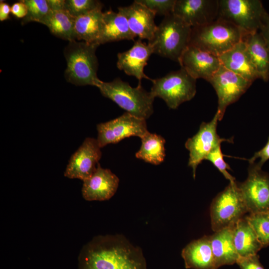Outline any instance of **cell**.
Returning a JSON list of instances; mask_svg holds the SVG:
<instances>
[{"label": "cell", "mask_w": 269, "mask_h": 269, "mask_svg": "<svg viewBox=\"0 0 269 269\" xmlns=\"http://www.w3.org/2000/svg\"><path fill=\"white\" fill-rule=\"evenodd\" d=\"M27 8V14L22 23L34 21L42 23L50 11L47 0H22Z\"/></svg>", "instance_id": "obj_29"}, {"label": "cell", "mask_w": 269, "mask_h": 269, "mask_svg": "<svg viewBox=\"0 0 269 269\" xmlns=\"http://www.w3.org/2000/svg\"><path fill=\"white\" fill-rule=\"evenodd\" d=\"M236 264L241 269H265L258 254L247 257H240Z\"/></svg>", "instance_id": "obj_33"}, {"label": "cell", "mask_w": 269, "mask_h": 269, "mask_svg": "<svg viewBox=\"0 0 269 269\" xmlns=\"http://www.w3.org/2000/svg\"><path fill=\"white\" fill-rule=\"evenodd\" d=\"M208 82L212 85L218 97L216 113L219 121L223 119L227 107L238 101L252 84L222 65Z\"/></svg>", "instance_id": "obj_9"}, {"label": "cell", "mask_w": 269, "mask_h": 269, "mask_svg": "<svg viewBox=\"0 0 269 269\" xmlns=\"http://www.w3.org/2000/svg\"><path fill=\"white\" fill-rule=\"evenodd\" d=\"M245 34L232 23L217 18L192 27L189 45L219 57L242 41Z\"/></svg>", "instance_id": "obj_4"}, {"label": "cell", "mask_w": 269, "mask_h": 269, "mask_svg": "<svg viewBox=\"0 0 269 269\" xmlns=\"http://www.w3.org/2000/svg\"><path fill=\"white\" fill-rule=\"evenodd\" d=\"M233 237L236 251L240 257L257 255L263 248L246 217H243L234 224Z\"/></svg>", "instance_id": "obj_24"}, {"label": "cell", "mask_w": 269, "mask_h": 269, "mask_svg": "<svg viewBox=\"0 0 269 269\" xmlns=\"http://www.w3.org/2000/svg\"><path fill=\"white\" fill-rule=\"evenodd\" d=\"M263 247L269 246V211L249 213L246 216Z\"/></svg>", "instance_id": "obj_28"}, {"label": "cell", "mask_w": 269, "mask_h": 269, "mask_svg": "<svg viewBox=\"0 0 269 269\" xmlns=\"http://www.w3.org/2000/svg\"><path fill=\"white\" fill-rule=\"evenodd\" d=\"M97 130V139L101 148L132 136L141 138L148 132L145 120L127 112L115 119L98 124Z\"/></svg>", "instance_id": "obj_10"}, {"label": "cell", "mask_w": 269, "mask_h": 269, "mask_svg": "<svg viewBox=\"0 0 269 269\" xmlns=\"http://www.w3.org/2000/svg\"><path fill=\"white\" fill-rule=\"evenodd\" d=\"M205 160L211 162L224 176L230 181V182L235 181V178L232 176L228 171V170H231V168L224 159L221 144L212 150L206 157Z\"/></svg>", "instance_id": "obj_31"}, {"label": "cell", "mask_w": 269, "mask_h": 269, "mask_svg": "<svg viewBox=\"0 0 269 269\" xmlns=\"http://www.w3.org/2000/svg\"><path fill=\"white\" fill-rule=\"evenodd\" d=\"M102 7V2L96 0H65V10L75 17Z\"/></svg>", "instance_id": "obj_30"}, {"label": "cell", "mask_w": 269, "mask_h": 269, "mask_svg": "<svg viewBox=\"0 0 269 269\" xmlns=\"http://www.w3.org/2000/svg\"><path fill=\"white\" fill-rule=\"evenodd\" d=\"M11 13L18 18H24L27 14V8L22 0L14 3L11 6Z\"/></svg>", "instance_id": "obj_35"}, {"label": "cell", "mask_w": 269, "mask_h": 269, "mask_svg": "<svg viewBox=\"0 0 269 269\" xmlns=\"http://www.w3.org/2000/svg\"><path fill=\"white\" fill-rule=\"evenodd\" d=\"M99 45L83 41L69 42L64 50L67 62L65 77L68 82L76 86L97 87L101 80L97 75L98 61L96 51Z\"/></svg>", "instance_id": "obj_2"}, {"label": "cell", "mask_w": 269, "mask_h": 269, "mask_svg": "<svg viewBox=\"0 0 269 269\" xmlns=\"http://www.w3.org/2000/svg\"><path fill=\"white\" fill-rule=\"evenodd\" d=\"M79 269H146L141 250L121 235L96 239L79 258Z\"/></svg>", "instance_id": "obj_1"}, {"label": "cell", "mask_w": 269, "mask_h": 269, "mask_svg": "<svg viewBox=\"0 0 269 269\" xmlns=\"http://www.w3.org/2000/svg\"><path fill=\"white\" fill-rule=\"evenodd\" d=\"M179 64L195 79L207 81L221 65L219 57L191 45L184 51Z\"/></svg>", "instance_id": "obj_15"}, {"label": "cell", "mask_w": 269, "mask_h": 269, "mask_svg": "<svg viewBox=\"0 0 269 269\" xmlns=\"http://www.w3.org/2000/svg\"><path fill=\"white\" fill-rule=\"evenodd\" d=\"M191 27L173 13L164 16L151 40L153 54L179 63L189 45Z\"/></svg>", "instance_id": "obj_5"}, {"label": "cell", "mask_w": 269, "mask_h": 269, "mask_svg": "<svg viewBox=\"0 0 269 269\" xmlns=\"http://www.w3.org/2000/svg\"><path fill=\"white\" fill-rule=\"evenodd\" d=\"M155 14L165 16L173 13L176 0H135Z\"/></svg>", "instance_id": "obj_32"}, {"label": "cell", "mask_w": 269, "mask_h": 269, "mask_svg": "<svg viewBox=\"0 0 269 269\" xmlns=\"http://www.w3.org/2000/svg\"><path fill=\"white\" fill-rule=\"evenodd\" d=\"M152 54H153L152 47L138 39L130 49L118 54L117 67L126 74L135 77L138 82L141 83L142 79L151 80L143 70Z\"/></svg>", "instance_id": "obj_18"}, {"label": "cell", "mask_w": 269, "mask_h": 269, "mask_svg": "<svg viewBox=\"0 0 269 269\" xmlns=\"http://www.w3.org/2000/svg\"><path fill=\"white\" fill-rule=\"evenodd\" d=\"M218 114L216 113L211 121L202 122L198 132L188 138L185 143V148L189 152L188 165L192 169L193 178L198 165L205 160L208 155L223 141L232 142L230 139L220 137L217 133Z\"/></svg>", "instance_id": "obj_12"}, {"label": "cell", "mask_w": 269, "mask_h": 269, "mask_svg": "<svg viewBox=\"0 0 269 269\" xmlns=\"http://www.w3.org/2000/svg\"><path fill=\"white\" fill-rule=\"evenodd\" d=\"M258 158L260 160L256 164L262 168L263 164L269 159V137L266 145L261 149L256 152L251 158L247 160L250 164H253Z\"/></svg>", "instance_id": "obj_34"}, {"label": "cell", "mask_w": 269, "mask_h": 269, "mask_svg": "<svg viewBox=\"0 0 269 269\" xmlns=\"http://www.w3.org/2000/svg\"><path fill=\"white\" fill-rule=\"evenodd\" d=\"M248 212L238 183L230 182L212 202L210 206L212 229L215 232L228 227L236 223Z\"/></svg>", "instance_id": "obj_8"}, {"label": "cell", "mask_w": 269, "mask_h": 269, "mask_svg": "<svg viewBox=\"0 0 269 269\" xmlns=\"http://www.w3.org/2000/svg\"><path fill=\"white\" fill-rule=\"evenodd\" d=\"M75 17L66 10H52L42 22L55 36L70 41L76 40Z\"/></svg>", "instance_id": "obj_26"}, {"label": "cell", "mask_w": 269, "mask_h": 269, "mask_svg": "<svg viewBox=\"0 0 269 269\" xmlns=\"http://www.w3.org/2000/svg\"><path fill=\"white\" fill-rule=\"evenodd\" d=\"M135 36L130 29L125 17L111 9L103 12L100 44L122 40H134Z\"/></svg>", "instance_id": "obj_22"}, {"label": "cell", "mask_w": 269, "mask_h": 269, "mask_svg": "<svg viewBox=\"0 0 269 269\" xmlns=\"http://www.w3.org/2000/svg\"><path fill=\"white\" fill-rule=\"evenodd\" d=\"M101 94L136 117L146 120L153 113L154 97L138 82L136 87L117 78L111 82L100 81L97 87Z\"/></svg>", "instance_id": "obj_3"}, {"label": "cell", "mask_w": 269, "mask_h": 269, "mask_svg": "<svg viewBox=\"0 0 269 269\" xmlns=\"http://www.w3.org/2000/svg\"><path fill=\"white\" fill-rule=\"evenodd\" d=\"M219 58L221 65L226 68L252 83L259 78L243 40Z\"/></svg>", "instance_id": "obj_19"}, {"label": "cell", "mask_w": 269, "mask_h": 269, "mask_svg": "<svg viewBox=\"0 0 269 269\" xmlns=\"http://www.w3.org/2000/svg\"><path fill=\"white\" fill-rule=\"evenodd\" d=\"M101 148L97 139L86 138L70 157L64 176L83 181L90 177L96 169L102 157Z\"/></svg>", "instance_id": "obj_13"}, {"label": "cell", "mask_w": 269, "mask_h": 269, "mask_svg": "<svg viewBox=\"0 0 269 269\" xmlns=\"http://www.w3.org/2000/svg\"><path fill=\"white\" fill-rule=\"evenodd\" d=\"M196 80L181 67L163 77L151 79L150 92L154 98L162 99L169 108L176 109L194 98L196 93Z\"/></svg>", "instance_id": "obj_6"}, {"label": "cell", "mask_w": 269, "mask_h": 269, "mask_svg": "<svg viewBox=\"0 0 269 269\" xmlns=\"http://www.w3.org/2000/svg\"><path fill=\"white\" fill-rule=\"evenodd\" d=\"M118 12L125 17L135 37L148 41L151 40L157 27L154 21L155 13L135 0L130 5L119 7Z\"/></svg>", "instance_id": "obj_17"}, {"label": "cell", "mask_w": 269, "mask_h": 269, "mask_svg": "<svg viewBox=\"0 0 269 269\" xmlns=\"http://www.w3.org/2000/svg\"><path fill=\"white\" fill-rule=\"evenodd\" d=\"M185 267L190 269H216L210 236L189 243L182 251Z\"/></svg>", "instance_id": "obj_20"}, {"label": "cell", "mask_w": 269, "mask_h": 269, "mask_svg": "<svg viewBox=\"0 0 269 269\" xmlns=\"http://www.w3.org/2000/svg\"><path fill=\"white\" fill-rule=\"evenodd\" d=\"M259 31L269 48V14L268 12L263 17Z\"/></svg>", "instance_id": "obj_36"}, {"label": "cell", "mask_w": 269, "mask_h": 269, "mask_svg": "<svg viewBox=\"0 0 269 269\" xmlns=\"http://www.w3.org/2000/svg\"><path fill=\"white\" fill-rule=\"evenodd\" d=\"M52 10H65V0H47Z\"/></svg>", "instance_id": "obj_38"}, {"label": "cell", "mask_w": 269, "mask_h": 269, "mask_svg": "<svg viewBox=\"0 0 269 269\" xmlns=\"http://www.w3.org/2000/svg\"><path fill=\"white\" fill-rule=\"evenodd\" d=\"M218 0H176L173 13L191 27L216 20Z\"/></svg>", "instance_id": "obj_14"}, {"label": "cell", "mask_w": 269, "mask_h": 269, "mask_svg": "<svg viewBox=\"0 0 269 269\" xmlns=\"http://www.w3.org/2000/svg\"><path fill=\"white\" fill-rule=\"evenodd\" d=\"M235 224L215 232L210 236L216 269L222 266L237 263L240 257L233 241V230Z\"/></svg>", "instance_id": "obj_21"}, {"label": "cell", "mask_w": 269, "mask_h": 269, "mask_svg": "<svg viewBox=\"0 0 269 269\" xmlns=\"http://www.w3.org/2000/svg\"><path fill=\"white\" fill-rule=\"evenodd\" d=\"M141 140L140 147L135 153L137 158L154 165L163 161L165 156V140L162 136L148 132Z\"/></svg>", "instance_id": "obj_27"}, {"label": "cell", "mask_w": 269, "mask_h": 269, "mask_svg": "<svg viewBox=\"0 0 269 269\" xmlns=\"http://www.w3.org/2000/svg\"><path fill=\"white\" fill-rule=\"evenodd\" d=\"M267 12L259 0H218L217 18L232 23L246 34L259 32Z\"/></svg>", "instance_id": "obj_7"}, {"label": "cell", "mask_w": 269, "mask_h": 269, "mask_svg": "<svg viewBox=\"0 0 269 269\" xmlns=\"http://www.w3.org/2000/svg\"><path fill=\"white\" fill-rule=\"evenodd\" d=\"M83 181V198L88 201H104L112 197L119 186V179L110 169L99 163L93 174Z\"/></svg>", "instance_id": "obj_16"}, {"label": "cell", "mask_w": 269, "mask_h": 269, "mask_svg": "<svg viewBox=\"0 0 269 269\" xmlns=\"http://www.w3.org/2000/svg\"><path fill=\"white\" fill-rule=\"evenodd\" d=\"M249 213L269 211V175L256 163L250 164L248 176L238 183Z\"/></svg>", "instance_id": "obj_11"}, {"label": "cell", "mask_w": 269, "mask_h": 269, "mask_svg": "<svg viewBox=\"0 0 269 269\" xmlns=\"http://www.w3.org/2000/svg\"><path fill=\"white\" fill-rule=\"evenodd\" d=\"M11 12V7L5 2L0 1V20L4 21L9 18Z\"/></svg>", "instance_id": "obj_37"}, {"label": "cell", "mask_w": 269, "mask_h": 269, "mask_svg": "<svg viewBox=\"0 0 269 269\" xmlns=\"http://www.w3.org/2000/svg\"><path fill=\"white\" fill-rule=\"evenodd\" d=\"M102 9L98 8L76 18L74 27L76 39L99 43L103 21Z\"/></svg>", "instance_id": "obj_25"}, {"label": "cell", "mask_w": 269, "mask_h": 269, "mask_svg": "<svg viewBox=\"0 0 269 269\" xmlns=\"http://www.w3.org/2000/svg\"><path fill=\"white\" fill-rule=\"evenodd\" d=\"M246 44L252 63L259 78L265 82L269 79V48L260 32L245 34Z\"/></svg>", "instance_id": "obj_23"}]
</instances>
